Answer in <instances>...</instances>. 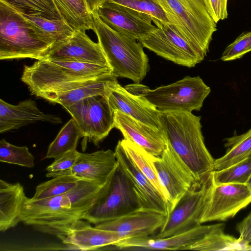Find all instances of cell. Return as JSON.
I'll list each match as a JSON object with an SVG mask.
<instances>
[{
	"label": "cell",
	"mask_w": 251,
	"mask_h": 251,
	"mask_svg": "<svg viewBox=\"0 0 251 251\" xmlns=\"http://www.w3.org/2000/svg\"><path fill=\"white\" fill-rule=\"evenodd\" d=\"M104 185L80 179L75 188L65 194L40 200L26 198L21 222L62 240L72 224L83 219Z\"/></svg>",
	"instance_id": "1"
},
{
	"label": "cell",
	"mask_w": 251,
	"mask_h": 251,
	"mask_svg": "<svg viewBox=\"0 0 251 251\" xmlns=\"http://www.w3.org/2000/svg\"><path fill=\"white\" fill-rule=\"evenodd\" d=\"M111 73L107 66L47 59L25 66L21 80L32 94L50 101Z\"/></svg>",
	"instance_id": "2"
},
{
	"label": "cell",
	"mask_w": 251,
	"mask_h": 251,
	"mask_svg": "<svg viewBox=\"0 0 251 251\" xmlns=\"http://www.w3.org/2000/svg\"><path fill=\"white\" fill-rule=\"evenodd\" d=\"M159 114L167 139L196 181L203 183L214 171V159L204 144L201 117L179 111H159Z\"/></svg>",
	"instance_id": "3"
},
{
	"label": "cell",
	"mask_w": 251,
	"mask_h": 251,
	"mask_svg": "<svg viewBox=\"0 0 251 251\" xmlns=\"http://www.w3.org/2000/svg\"><path fill=\"white\" fill-rule=\"evenodd\" d=\"M57 46L51 36L0 0V60H45Z\"/></svg>",
	"instance_id": "4"
},
{
	"label": "cell",
	"mask_w": 251,
	"mask_h": 251,
	"mask_svg": "<svg viewBox=\"0 0 251 251\" xmlns=\"http://www.w3.org/2000/svg\"><path fill=\"white\" fill-rule=\"evenodd\" d=\"M94 27L113 74L139 83L149 68V58L138 41L116 31L93 13Z\"/></svg>",
	"instance_id": "5"
},
{
	"label": "cell",
	"mask_w": 251,
	"mask_h": 251,
	"mask_svg": "<svg viewBox=\"0 0 251 251\" xmlns=\"http://www.w3.org/2000/svg\"><path fill=\"white\" fill-rule=\"evenodd\" d=\"M125 88L130 92L142 96L160 111H200L211 92L210 87L199 76H187L154 89L136 83Z\"/></svg>",
	"instance_id": "6"
},
{
	"label": "cell",
	"mask_w": 251,
	"mask_h": 251,
	"mask_svg": "<svg viewBox=\"0 0 251 251\" xmlns=\"http://www.w3.org/2000/svg\"><path fill=\"white\" fill-rule=\"evenodd\" d=\"M171 24L191 44L206 55L216 23L209 15L203 0H155Z\"/></svg>",
	"instance_id": "7"
},
{
	"label": "cell",
	"mask_w": 251,
	"mask_h": 251,
	"mask_svg": "<svg viewBox=\"0 0 251 251\" xmlns=\"http://www.w3.org/2000/svg\"><path fill=\"white\" fill-rule=\"evenodd\" d=\"M140 210L141 205L133 186L118 165L83 219L96 225Z\"/></svg>",
	"instance_id": "8"
},
{
	"label": "cell",
	"mask_w": 251,
	"mask_h": 251,
	"mask_svg": "<svg viewBox=\"0 0 251 251\" xmlns=\"http://www.w3.org/2000/svg\"><path fill=\"white\" fill-rule=\"evenodd\" d=\"M156 28L140 39L143 47L173 63L194 67L206 55L186 40L174 25L157 22Z\"/></svg>",
	"instance_id": "9"
},
{
	"label": "cell",
	"mask_w": 251,
	"mask_h": 251,
	"mask_svg": "<svg viewBox=\"0 0 251 251\" xmlns=\"http://www.w3.org/2000/svg\"><path fill=\"white\" fill-rule=\"evenodd\" d=\"M64 108L76 123L84 139L96 146L114 127V111L105 97H87Z\"/></svg>",
	"instance_id": "10"
},
{
	"label": "cell",
	"mask_w": 251,
	"mask_h": 251,
	"mask_svg": "<svg viewBox=\"0 0 251 251\" xmlns=\"http://www.w3.org/2000/svg\"><path fill=\"white\" fill-rule=\"evenodd\" d=\"M153 162L167 201L169 215L181 197L198 182L167 139L163 153L160 156H154Z\"/></svg>",
	"instance_id": "11"
},
{
	"label": "cell",
	"mask_w": 251,
	"mask_h": 251,
	"mask_svg": "<svg viewBox=\"0 0 251 251\" xmlns=\"http://www.w3.org/2000/svg\"><path fill=\"white\" fill-rule=\"evenodd\" d=\"M251 202V191L245 184L213 182L211 173L200 223L224 221Z\"/></svg>",
	"instance_id": "12"
},
{
	"label": "cell",
	"mask_w": 251,
	"mask_h": 251,
	"mask_svg": "<svg viewBox=\"0 0 251 251\" xmlns=\"http://www.w3.org/2000/svg\"><path fill=\"white\" fill-rule=\"evenodd\" d=\"M210 175L203 183L195 184L186 192L167 217L159 232L153 237H169L188 231L201 224L200 220L205 204Z\"/></svg>",
	"instance_id": "13"
},
{
	"label": "cell",
	"mask_w": 251,
	"mask_h": 251,
	"mask_svg": "<svg viewBox=\"0 0 251 251\" xmlns=\"http://www.w3.org/2000/svg\"><path fill=\"white\" fill-rule=\"evenodd\" d=\"M96 13L111 28L137 41L156 28L151 16L113 2L107 1Z\"/></svg>",
	"instance_id": "14"
},
{
	"label": "cell",
	"mask_w": 251,
	"mask_h": 251,
	"mask_svg": "<svg viewBox=\"0 0 251 251\" xmlns=\"http://www.w3.org/2000/svg\"><path fill=\"white\" fill-rule=\"evenodd\" d=\"M115 154L118 165L130 180L141 205V210L168 216L167 203L164 196L139 170L118 141Z\"/></svg>",
	"instance_id": "15"
},
{
	"label": "cell",
	"mask_w": 251,
	"mask_h": 251,
	"mask_svg": "<svg viewBox=\"0 0 251 251\" xmlns=\"http://www.w3.org/2000/svg\"><path fill=\"white\" fill-rule=\"evenodd\" d=\"M223 223L199 225L188 231L169 237L158 238L153 236L130 237L118 242L115 246L120 250L142 248L159 250H189L190 247L216 230L224 229Z\"/></svg>",
	"instance_id": "16"
},
{
	"label": "cell",
	"mask_w": 251,
	"mask_h": 251,
	"mask_svg": "<svg viewBox=\"0 0 251 251\" xmlns=\"http://www.w3.org/2000/svg\"><path fill=\"white\" fill-rule=\"evenodd\" d=\"M107 99L113 111L119 110L151 127L161 130L159 110L143 97L130 92L118 82L111 85Z\"/></svg>",
	"instance_id": "17"
},
{
	"label": "cell",
	"mask_w": 251,
	"mask_h": 251,
	"mask_svg": "<svg viewBox=\"0 0 251 251\" xmlns=\"http://www.w3.org/2000/svg\"><path fill=\"white\" fill-rule=\"evenodd\" d=\"M118 165L115 151L100 150L92 153H81L69 170L57 174L76 176L99 185H104Z\"/></svg>",
	"instance_id": "18"
},
{
	"label": "cell",
	"mask_w": 251,
	"mask_h": 251,
	"mask_svg": "<svg viewBox=\"0 0 251 251\" xmlns=\"http://www.w3.org/2000/svg\"><path fill=\"white\" fill-rule=\"evenodd\" d=\"M48 59L109 66L100 44L80 30H75L71 37L51 52Z\"/></svg>",
	"instance_id": "19"
},
{
	"label": "cell",
	"mask_w": 251,
	"mask_h": 251,
	"mask_svg": "<svg viewBox=\"0 0 251 251\" xmlns=\"http://www.w3.org/2000/svg\"><path fill=\"white\" fill-rule=\"evenodd\" d=\"M113 111L114 127L121 131L125 139L132 141L154 156L162 154L167 142L162 129L151 127L119 110Z\"/></svg>",
	"instance_id": "20"
},
{
	"label": "cell",
	"mask_w": 251,
	"mask_h": 251,
	"mask_svg": "<svg viewBox=\"0 0 251 251\" xmlns=\"http://www.w3.org/2000/svg\"><path fill=\"white\" fill-rule=\"evenodd\" d=\"M38 122L52 124H61L59 117L45 114L31 99L20 102L17 105L10 104L0 99V133H3Z\"/></svg>",
	"instance_id": "21"
},
{
	"label": "cell",
	"mask_w": 251,
	"mask_h": 251,
	"mask_svg": "<svg viewBox=\"0 0 251 251\" xmlns=\"http://www.w3.org/2000/svg\"><path fill=\"white\" fill-rule=\"evenodd\" d=\"M166 220L167 216L162 214L140 210L95 226L118 232L127 238L142 237L153 234L162 226Z\"/></svg>",
	"instance_id": "22"
},
{
	"label": "cell",
	"mask_w": 251,
	"mask_h": 251,
	"mask_svg": "<svg viewBox=\"0 0 251 251\" xmlns=\"http://www.w3.org/2000/svg\"><path fill=\"white\" fill-rule=\"evenodd\" d=\"M128 238L118 232L91 226L82 219L77 220L69 228L63 244L81 251L94 250L105 246H114Z\"/></svg>",
	"instance_id": "23"
},
{
	"label": "cell",
	"mask_w": 251,
	"mask_h": 251,
	"mask_svg": "<svg viewBox=\"0 0 251 251\" xmlns=\"http://www.w3.org/2000/svg\"><path fill=\"white\" fill-rule=\"evenodd\" d=\"M26 197L23 186L0 180V231L5 232L21 222Z\"/></svg>",
	"instance_id": "24"
},
{
	"label": "cell",
	"mask_w": 251,
	"mask_h": 251,
	"mask_svg": "<svg viewBox=\"0 0 251 251\" xmlns=\"http://www.w3.org/2000/svg\"><path fill=\"white\" fill-rule=\"evenodd\" d=\"M117 77L112 73L105 74L93 82L60 94L49 101L64 107L89 97L100 95L107 98L111 85L118 82Z\"/></svg>",
	"instance_id": "25"
},
{
	"label": "cell",
	"mask_w": 251,
	"mask_h": 251,
	"mask_svg": "<svg viewBox=\"0 0 251 251\" xmlns=\"http://www.w3.org/2000/svg\"><path fill=\"white\" fill-rule=\"evenodd\" d=\"M53 1L63 20L75 30L93 29V15L86 0Z\"/></svg>",
	"instance_id": "26"
},
{
	"label": "cell",
	"mask_w": 251,
	"mask_h": 251,
	"mask_svg": "<svg viewBox=\"0 0 251 251\" xmlns=\"http://www.w3.org/2000/svg\"><path fill=\"white\" fill-rule=\"evenodd\" d=\"M225 154L214 160V170L228 168L251 155V128L244 134L225 139Z\"/></svg>",
	"instance_id": "27"
},
{
	"label": "cell",
	"mask_w": 251,
	"mask_h": 251,
	"mask_svg": "<svg viewBox=\"0 0 251 251\" xmlns=\"http://www.w3.org/2000/svg\"><path fill=\"white\" fill-rule=\"evenodd\" d=\"M83 134L75 120L71 119L60 129L50 144L45 158L55 159L64 153L76 150Z\"/></svg>",
	"instance_id": "28"
},
{
	"label": "cell",
	"mask_w": 251,
	"mask_h": 251,
	"mask_svg": "<svg viewBox=\"0 0 251 251\" xmlns=\"http://www.w3.org/2000/svg\"><path fill=\"white\" fill-rule=\"evenodd\" d=\"M119 141L137 167L164 197L153 162L154 155L128 139L124 138Z\"/></svg>",
	"instance_id": "29"
},
{
	"label": "cell",
	"mask_w": 251,
	"mask_h": 251,
	"mask_svg": "<svg viewBox=\"0 0 251 251\" xmlns=\"http://www.w3.org/2000/svg\"><path fill=\"white\" fill-rule=\"evenodd\" d=\"M23 14L63 20L53 0H1Z\"/></svg>",
	"instance_id": "30"
},
{
	"label": "cell",
	"mask_w": 251,
	"mask_h": 251,
	"mask_svg": "<svg viewBox=\"0 0 251 251\" xmlns=\"http://www.w3.org/2000/svg\"><path fill=\"white\" fill-rule=\"evenodd\" d=\"M80 180L73 176L61 175L53 177L52 179L39 184L33 200H40L61 195L75 188Z\"/></svg>",
	"instance_id": "31"
},
{
	"label": "cell",
	"mask_w": 251,
	"mask_h": 251,
	"mask_svg": "<svg viewBox=\"0 0 251 251\" xmlns=\"http://www.w3.org/2000/svg\"><path fill=\"white\" fill-rule=\"evenodd\" d=\"M224 229L213 231L191 246L189 250L242 251L237 238L226 234Z\"/></svg>",
	"instance_id": "32"
},
{
	"label": "cell",
	"mask_w": 251,
	"mask_h": 251,
	"mask_svg": "<svg viewBox=\"0 0 251 251\" xmlns=\"http://www.w3.org/2000/svg\"><path fill=\"white\" fill-rule=\"evenodd\" d=\"M213 182L216 184L240 183L246 184L251 175V155L226 169L213 171Z\"/></svg>",
	"instance_id": "33"
},
{
	"label": "cell",
	"mask_w": 251,
	"mask_h": 251,
	"mask_svg": "<svg viewBox=\"0 0 251 251\" xmlns=\"http://www.w3.org/2000/svg\"><path fill=\"white\" fill-rule=\"evenodd\" d=\"M22 14L27 19L51 36L56 40L58 46L71 37L75 31V30L63 20L51 19Z\"/></svg>",
	"instance_id": "34"
},
{
	"label": "cell",
	"mask_w": 251,
	"mask_h": 251,
	"mask_svg": "<svg viewBox=\"0 0 251 251\" xmlns=\"http://www.w3.org/2000/svg\"><path fill=\"white\" fill-rule=\"evenodd\" d=\"M34 157L26 146H17L2 139L0 141V161L33 168Z\"/></svg>",
	"instance_id": "35"
},
{
	"label": "cell",
	"mask_w": 251,
	"mask_h": 251,
	"mask_svg": "<svg viewBox=\"0 0 251 251\" xmlns=\"http://www.w3.org/2000/svg\"><path fill=\"white\" fill-rule=\"evenodd\" d=\"M107 1L147 14L152 18L154 24L157 22L170 24L165 11L155 0H108Z\"/></svg>",
	"instance_id": "36"
},
{
	"label": "cell",
	"mask_w": 251,
	"mask_h": 251,
	"mask_svg": "<svg viewBox=\"0 0 251 251\" xmlns=\"http://www.w3.org/2000/svg\"><path fill=\"white\" fill-rule=\"evenodd\" d=\"M251 51V31L242 33L223 51L221 59L230 61L240 59Z\"/></svg>",
	"instance_id": "37"
},
{
	"label": "cell",
	"mask_w": 251,
	"mask_h": 251,
	"mask_svg": "<svg viewBox=\"0 0 251 251\" xmlns=\"http://www.w3.org/2000/svg\"><path fill=\"white\" fill-rule=\"evenodd\" d=\"M80 152L76 150L69 151L54 159L47 168L48 177H53L57 174L70 169L77 160Z\"/></svg>",
	"instance_id": "38"
},
{
	"label": "cell",
	"mask_w": 251,
	"mask_h": 251,
	"mask_svg": "<svg viewBox=\"0 0 251 251\" xmlns=\"http://www.w3.org/2000/svg\"><path fill=\"white\" fill-rule=\"evenodd\" d=\"M227 0H203L209 15L216 24L227 18Z\"/></svg>",
	"instance_id": "39"
},
{
	"label": "cell",
	"mask_w": 251,
	"mask_h": 251,
	"mask_svg": "<svg viewBox=\"0 0 251 251\" xmlns=\"http://www.w3.org/2000/svg\"><path fill=\"white\" fill-rule=\"evenodd\" d=\"M236 230L240 233L237 241L242 251H247L251 243V212L241 222L238 223Z\"/></svg>",
	"instance_id": "40"
},
{
	"label": "cell",
	"mask_w": 251,
	"mask_h": 251,
	"mask_svg": "<svg viewBox=\"0 0 251 251\" xmlns=\"http://www.w3.org/2000/svg\"><path fill=\"white\" fill-rule=\"evenodd\" d=\"M108 0H86L88 6L93 14L96 13L99 9Z\"/></svg>",
	"instance_id": "41"
},
{
	"label": "cell",
	"mask_w": 251,
	"mask_h": 251,
	"mask_svg": "<svg viewBox=\"0 0 251 251\" xmlns=\"http://www.w3.org/2000/svg\"><path fill=\"white\" fill-rule=\"evenodd\" d=\"M246 185L248 187V188L251 190V175L250 177H249V179L247 181Z\"/></svg>",
	"instance_id": "42"
},
{
	"label": "cell",
	"mask_w": 251,
	"mask_h": 251,
	"mask_svg": "<svg viewBox=\"0 0 251 251\" xmlns=\"http://www.w3.org/2000/svg\"><path fill=\"white\" fill-rule=\"evenodd\" d=\"M247 251H251V245H249L247 249Z\"/></svg>",
	"instance_id": "43"
}]
</instances>
